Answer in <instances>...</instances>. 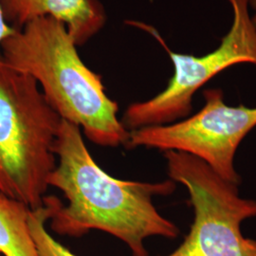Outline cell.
<instances>
[{"label":"cell","instance_id":"6da1fadb","mask_svg":"<svg viewBox=\"0 0 256 256\" xmlns=\"http://www.w3.org/2000/svg\"><path fill=\"white\" fill-rule=\"evenodd\" d=\"M82 134L77 126L61 120L54 144L57 164L48 183L61 191L68 203L54 196L44 198L52 230L74 238L94 230L104 232L126 244L133 256H148V238H178V227L153 203L155 196L173 194L176 183L170 178L142 182L111 176L94 160Z\"/></svg>","mask_w":256,"mask_h":256},{"label":"cell","instance_id":"7a4b0ae2","mask_svg":"<svg viewBox=\"0 0 256 256\" xmlns=\"http://www.w3.org/2000/svg\"><path fill=\"white\" fill-rule=\"evenodd\" d=\"M0 59L32 76L60 118L92 142L126 146L130 131L118 118V104L108 96L101 75L82 62L63 22L52 16L30 21L1 44Z\"/></svg>","mask_w":256,"mask_h":256},{"label":"cell","instance_id":"3957f363","mask_svg":"<svg viewBox=\"0 0 256 256\" xmlns=\"http://www.w3.org/2000/svg\"><path fill=\"white\" fill-rule=\"evenodd\" d=\"M61 120L36 81L0 59V194L44 205Z\"/></svg>","mask_w":256,"mask_h":256},{"label":"cell","instance_id":"277c9868","mask_svg":"<svg viewBox=\"0 0 256 256\" xmlns=\"http://www.w3.org/2000/svg\"><path fill=\"white\" fill-rule=\"evenodd\" d=\"M164 153L169 178L187 189L194 210L189 234L166 256H256V240L241 232L243 221L256 216V200L240 196L238 185L200 158L178 151Z\"/></svg>","mask_w":256,"mask_h":256},{"label":"cell","instance_id":"5b68a950","mask_svg":"<svg viewBox=\"0 0 256 256\" xmlns=\"http://www.w3.org/2000/svg\"><path fill=\"white\" fill-rule=\"evenodd\" d=\"M228 1L234 12L232 27L220 46L203 56L174 52L155 28L142 22H130L158 41L173 63L174 74L164 90L149 100L128 106L120 119L128 131L166 126L188 117L194 93L210 79L234 64L256 66V28L250 14L248 0Z\"/></svg>","mask_w":256,"mask_h":256},{"label":"cell","instance_id":"8992f818","mask_svg":"<svg viewBox=\"0 0 256 256\" xmlns=\"http://www.w3.org/2000/svg\"><path fill=\"white\" fill-rule=\"evenodd\" d=\"M202 110L166 126L130 131L126 147H144L162 152L178 151L200 158L229 182H242L234 156L244 138L256 126V108L232 106L220 88L205 90Z\"/></svg>","mask_w":256,"mask_h":256},{"label":"cell","instance_id":"52a82bcc","mask_svg":"<svg viewBox=\"0 0 256 256\" xmlns=\"http://www.w3.org/2000/svg\"><path fill=\"white\" fill-rule=\"evenodd\" d=\"M0 4L7 22L16 30L42 16L60 20L77 46L94 36L106 18L98 0H0Z\"/></svg>","mask_w":256,"mask_h":256},{"label":"cell","instance_id":"ba28073f","mask_svg":"<svg viewBox=\"0 0 256 256\" xmlns=\"http://www.w3.org/2000/svg\"><path fill=\"white\" fill-rule=\"evenodd\" d=\"M30 208L0 194V254L4 256H39L28 228Z\"/></svg>","mask_w":256,"mask_h":256},{"label":"cell","instance_id":"9c48e42d","mask_svg":"<svg viewBox=\"0 0 256 256\" xmlns=\"http://www.w3.org/2000/svg\"><path fill=\"white\" fill-rule=\"evenodd\" d=\"M50 218V209L44 203L43 206L32 209L28 214V228L39 256H76L68 248L50 236L46 228Z\"/></svg>","mask_w":256,"mask_h":256},{"label":"cell","instance_id":"30bf717a","mask_svg":"<svg viewBox=\"0 0 256 256\" xmlns=\"http://www.w3.org/2000/svg\"><path fill=\"white\" fill-rule=\"evenodd\" d=\"M16 30V28H14L7 22L0 4V46L7 38L12 36Z\"/></svg>","mask_w":256,"mask_h":256},{"label":"cell","instance_id":"8fae6325","mask_svg":"<svg viewBox=\"0 0 256 256\" xmlns=\"http://www.w3.org/2000/svg\"><path fill=\"white\" fill-rule=\"evenodd\" d=\"M248 7H250V9L252 10V14L250 16H252V21L256 28V0H248Z\"/></svg>","mask_w":256,"mask_h":256},{"label":"cell","instance_id":"7c38bea8","mask_svg":"<svg viewBox=\"0 0 256 256\" xmlns=\"http://www.w3.org/2000/svg\"><path fill=\"white\" fill-rule=\"evenodd\" d=\"M0 256H3V254H0Z\"/></svg>","mask_w":256,"mask_h":256}]
</instances>
